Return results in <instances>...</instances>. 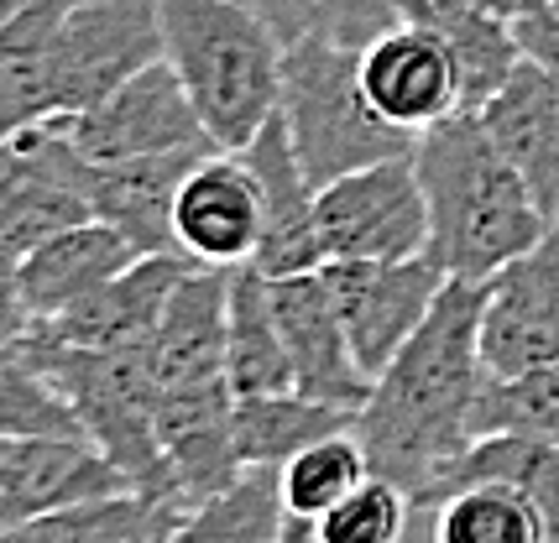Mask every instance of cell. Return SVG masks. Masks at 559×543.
I'll return each instance as SVG.
<instances>
[{
  "label": "cell",
  "mask_w": 559,
  "mask_h": 543,
  "mask_svg": "<svg viewBox=\"0 0 559 543\" xmlns=\"http://www.w3.org/2000/svg\"><path fill=\"white\" fill-rule=\"evenodd\" d=\"M481 303L487 282L450 277L435 314L371 382V397L356 413V439L371 475L403 486L414 507L429 502L450 460L476 445V402L487 387Z\"/></svg>",
  "instance_id": "obj_1"
},
{
  "label": "cell",
  "mask_w": 559,
  "mask_h": 543,
  "mask_svg": "<svg viewBox=\"0 0 559 543\" xmlns=\"http://www.w3.org/2000/svg\"><path fill=\"white\" fill-rule=\"evenodd\" d=\"M414 168L429 198V262L455 282H491L544 236L534 204L481 116H450L414 142Z\"/></svg>",
  "instance_id": "obj_2"
},
{
  "label": "cell",
  "mask_w": 559,
  "mask_h": 543,
  "mask_svg": "<svg viewBox=\"0 0 559 543\" xmlns=\"http://www.w3.org/2000/svg\"><path fill=\"white\" fill-rule=\"evenodd\" d=\"M163 58L215 152H246L283 105V32L246 0H157Z\"/></svg>",
  "instance_id": "obj_3"
},
{
  "label": "cell",
  "mask_w": 559,
  "mask_h": 543,
  "mask_svg": "<svg viewBox=\"0 0 559 543\" xmlns=\"http://www.w3.org/2000/svg\"><path fill=\"white\" fill-rule=\"evenodd\" d=\"M22 350L73 408L84 439L105 449V460L121 466L131 492L178 507L168 455H163V439H157V376H152L146 346L73 350V346H52L43 335H26Z\"/></svg>",
  "instance_id": "obj_4"
},
{
  "label": "cell",
  "mask_w": 559,
  "mask_h": 543,
  "mask_svg": "<svg viewBox=\"0 0 559 543\" xmlns=\"http://www.w3.org/2000/svg\"><path fill=\"white\" fill-rule=\"evenodd\" d=\"M277 116L288 121L293 152L314 189L335 178L408 157L418 136L397 131L377 116V105L361 89V48L341 37H298L283 52V105Z\"/></svg>",
  "instance_id": "obj_5"
},
{
  "label": "cell",
  "mask_w": 559,
  "mask_h": 543,
  "mask_svg": "<svg viewBox=\"0 0 559 543\" xmlns=\"http://www.w3.org/2000/svg\"><path fill=\"white\" fill-rule=\"evenodd\" d=\"M152 63H163L157 0H69L52 48V121L95 110Z\"/></svg>",
  "instance_id": "obj_6"
},
{
  "label": "cell",
  "mask_w": 559,
  "mask_h": 543,
  "mask_svg": "<svg viewBox=\"0 0 559 543\" xmlns=\"http://www.w3.org/2000/svg\"><path fill=\"white\" fill-rule=\"evenodd\" d=\"M324 262H414L429 251V198L414 152L388 157L319 189Z\"/></svg>",
  "instance_id": "obj_7"
},
{
  "label": "cell",
  "mask_w": 559,
  "mask_h": 543,
  "mask_svg": "<svg viewBox=\"0 0 559 543\" xmlns=\"http://www.w3.org/2000/svg\"><path fill=\"white\" fill-rule=\"evenodd\" d=\"M481 361L502 382L559 371V215L534 246L487 282Z\"/></svg>",
  "instance_id": "obj_8"
},
{
  "label": "cell",
  "mask_w": 559,
  "mask_h": 543,
  "mask_svg": "<svg viewBox=\"0 0 559 543\" xmlns=\"http://www.w3.org/2000/svg\"><path fill=\"white\" fill-rule=\"evenodd\" d=\"M319 277L335 298L345 340L371 382L424 329V319L435 314L439 293L450 282L429 256H414V262H324Z\"/></svg>",
  "instance_id": "obj_9"
},
{
  "label": "cell",
  "mask_w": 559,
  "mask_h": 543,
  "mask_svg": "<svg viewBox=\"0 0 559 543\" xmlns=\"http://www.w3.org/2000/svg\"><path fill=\"white\" fill-rule=\"evenodd\" d=\"M95 220L63 121H37L0 147V251L22 262L58 230Z\"/></svg>",
  "instance_id": "obj_10"
},
{
  "label": "cell",
  "mask_w": 559,
  "mask_h": 543,
  "mask_svg": "<svg viewBox=\"0 0 559 543\" xmlns=\"http://www.w3.org/2000/svg\"><path fill=\"white\" fill-rule=\"evenodd\" d=\"M69 142L90 162H136V157H173V152H215L210 131L199 121L189 89L163 63H152L142 74L121 84L110 99H99L95 110L63 121Z\"/></svg>",
  "instance_id": "obj_11"
},
{
  "label": "cell",
  "mask_w": 559,
  "mask_h": 543,
  "mask_svg": "<svg viewBox=\"0 0 559 543\" xmlns=\"http://www.w3.org/2000/svg\"><path fill=\"white\" fill-rule=\"evenodd\" d=\"M225 314H230V272L194 267L178 282L146 340L157 402H236L225 376Z\"/></svg>",
  "instance_id": "obj_12"
},
{
  "label": "cell",
  "mask_w": 559,
  "mask_h": 543,
  "mask_svg": "<svg viewBox=\"0 0 559 543\" xmlns=\"http://www.w3.org/2000/svg\"><path fill=\"white\" fill-rule=\"evenodd\" d=\"M173 246L199 267L236 272L262 246V189L241 152H204L173 198Z\"/></svg>",
  "instance_id": "obj_13"
},
{
  "label": "cell",
  "mask_w": 559,
  "mask_h": 543,
  "mask_svg": "<svg viewBox=\"0 0 559 543\" xmlns=\"http://www.w3.org/2000/svg\"><path fill=\"white\" fill-rule=\"evenodd\" d=\"M361 89L377 116L408 136L461 116V74L455 58L429 26L392 22L361 48Z\"/></svg>",
  "instance_id": "obj_14"
},
{
  "label": "cell",
  "mask_w": 559,
  "mask_h": 543,
  "mask_svg": "<svg viewBox=\"0 0 559 543\" xmlns=\"http://www.w3.org/2000/svg\"><path fill=\"white\" fill-rule=\"evenodd\" d=\"M272 309H277V329H283V346H288L293 361V393L361 413L366 397H371V376L361 371L356 350L345 340V324L335 314V298L324 288V277L319 272L277 277Z\"/></svg>",
  "instance_id": "obj_15"
},
{
  "label": "cell",
  "mask_w": 559,
  "mask_h": 543,
  "mask_svg": "<svg viewBox=\"0 0 559 543\" xmlns=\"http://www.w3.org/2000/svg\"><path fill=\"white\" fill-rule=\"evenodd\" d=\"M246 168L257 173L262 189V246L251 267L262 277H304V272L324 267V241H319V189L304 173L298 152H293L288 121L272 116L257 142L241 152Z\"/></svg>",
  "instance_id": "obj_16"
},
{
  "label": "cell",
  "mask_w": 559,
  "mask_h": 543,
  "mask_svg": "<svg viewBox=\"0 0 559 543\" xmlns=\"http://www.w3.org/2000/svg\"><path fill=\"white\" fill-rule=\"evenodd\" d=\"M121 492H131V481L84 434L11 439L5 481H0V528H22V522H37L48 512H63L79 502H105V496Z\"/></svg>",
  "instance_id": "obj_17"
},
{
  "label": "cell",
  "mask_w": 559,
  "mask_h": 543,
  "mask_svg": "<svg viewBox=\"0 0 559 543\" xmlns=\"http://www.w3.org/2000/svg\"><path fill=\"white\" fill-rule=\"evenodd\" d=\"M194 267L199 262H189V256H142L121 277H110L99 293L73 303L69 314L37 324L32 335H43L52 346H73V350L146 346L157 319H163V309H168V298L178 293V282Z\"/></svg>",
  "instance_id": "obj_18"
},
{
  "label": "cell",
  "mask_w": 559,
  "mask_h": 543,
  "mask_svg": "<svg viewBox=\"0 0 559 543\" xmlns=\"http://www.w3.org/2000/svg\"><path fill=\"white\" fill-rule=\"evenodd\" d=\"M204 152L136 157V162H90L79 152V189L99 225L121 230L142 256H178L173 246V198Z\"/></svg>",
  "instance_id": "obj_19"
},
{
  "label": "cell",
  "mask_w": 559,
  "mask_h": 543,
  "mask_svg": "<svg viewBox=\"0 0 559 543\" xmlns=\"http://www.w3.org/2000/svg\"><path fill=\"white\" fill-rule=\"evenodd\" d=\"M131 262H142V251L131 246L121 230H110V225H99V220L58 230L52 241L26 251L22 262H16V293H22V309H26V319H32V329L58 319V314H69L73 303H84L90 293H99Z\"/></svg>",
  "instance_id": "obj_20"
},
{
  "label": "cell",
  "mask_w": 559,
  "mask_h": 543,
  "mask_svg": "<svg viewBox=\"0 0 559 543\" xmlns=\"http://www.w3.org/2000/svg\"><path fill=\"white\" fill-rule=\"evenodd\" d=\"M491 142L502 147L518 178L528 183L534 204L555 220L559 215V79L538 63H518L512 79L481 110Z\"/></svg>",
  "instance_id": "obj_21"
},
{
  "label": "cell",
  "mask_w": 559,
  "mask_h": 543,
  "mask_svg": "<svg viewBox=\"0 0 559 543\" xmlns=\"http://www.w3.org/2000/svg\"><path fill=\"white\" fill-rule=\"evenodd\" d=\"M69 0H26L0 26V147L26 125L52 121V48Z\"/></svg>",
  "instance_id": "obj_22"
},
{
  "label": "cell",
  "mask_w": 559,
  "mask_h": 543,
  "mask_svg": "<svg viewBox=\"0 0 559 543\" xmlns=\"http://www.w3.org/2000/svg\"><path fill=\"white\" fill-rule=\"evenodd\" d=\"M465 486H518L528 492L538 518L549 528V543H559V445L555 439H534V434H481L476 445L455 455L450 470L439 475L424 507H439L444 496L465 492Z\"/></svg>",
  "instance_id": "obj_23"
},
{
  "label": "cell",
  "mask_w": 559,
  "mask_h": 543,
  "mask_svg": "<svg viewBox=\"0 0 559 543\" xmlns=\"http://www.w3.org/2000/svg\"><path fill=\"white\" fill-rule=\"evenodd\" d=\"M225 376L236 397L293 393V361L277 329L272 282L257 267L230 272V314H225Z\"/></svg>",
  "instance_id": "obj_24"
},
{
  "label": "cell",
  "mask_w": 559,
  "mask_h": 543,
  "mask_svg": "<svg viewBox=\"0 0 559 543\" xmlns=\"http://www.w3.org/2000/svg\"><path fill=\"white\" fill-rule=\"evenodd\" d=\"M356 429L350 408L335 402H314L304 393H272V397H236L230 413V434H236V455L246 470H283L293 455L309 445Z\"/></svg>",
  "instance_id": "obj_25"
},
{
  "label": "cell",
  "mask_w": 559,
  "mask_h": 543,
  "mask_svg": "<svg viewBox=\"0 0 559 543\" xmlns=\"http://www.w3.org/2000/svg\"><path fill=\"white\" fill-rule=\"evenodd\" d=\"M288 522L277 470H241L230 486L178 512L168 543H277Z\"/></svg>",
  "instance_id": "obj_26"
},
{
  "label": "cell",
  "mask_w": 559,
  "mask_h": 543,
  "mask_svg": "<svg viewBox=\"0 0 559 543\" xmlns=\"http://www.w3.org/2000/svg\"><path fill=\"white\" fill-rule=\"evenodd\" d=\"M178 522V507L152 502L142 492H121L105 502H79L63 512L11 528L16 543H152L163 528Z\"/></svg>",
  "instance_id": "obj_27"
},
{
  "label": "cell",
  "mask_w": 559,
  "mask_h": 543,
  "mask_svg": "<svg viewBox=\"0 0 559 543\" xmlns=\"http://www.w3.org/2000/svg\"><path fill=\"white\" fill-rule=\"evenodd\" d=\"M361 481H371V460H366L356 429L319 439V445L293 455L288 466L277 470L283 507H288V518H304V522H319L324 512H335Z\"/></svg>",
  "instance_id": "obj_28"
},
{
  "label": "cell",
  "mask_w": 559,
  "mask_h": 543,
  "mask_svg": "<svg viewBox=\"0 0 559 543\" xmlns=\"http://www.w3.org/2000/svg\"><path fill=\"white\" fill-rule=\"evenodd\" d=\"M435 543H549V528L518 486H465L435 507Z\"/></svg>",
  "instance_id": "obj_29"
},
{
  "label": "cell",
  "mask_w": 559,
  "mask_h": 543,
  "mask_svg": "<svg viewBox=\"0 0 559 543\" xmlns=\"http://www.w3.org/2000/svg\"><path fill=\"white\" fill-rule=\"evenodd\" d=\"M0 434L5 439H52V434H84L73 408L58 397L37 361L16 346H0Z\"/></svg>",
  "instance_id": "obj_30"
},
{
  "label": "cell",
  "mask_w": 559,
  "mask_h": 543,
  "mask_svg": "<svg viewBox=\"0 0 559 543\" xmlns=\"http://www.w3.org/2000/svg\"><path fill=\"white\" fill-rule=\"evenodd\" d=\"M267 16L283 43L298 37H341L350 48H366L377 32H388L397 22L392 0H246Z\"/></svg>",
  "instance_id": "obj_31"
},
{
  "label": "cell",
  "mask_w": 559,
  "mask_h": 543,
  "mask_svg": "<svg viewBox=\"0 0 559 543\" xmlns=\"http://www.w3.org/2000/svg\"><path fill=\"white\" fill-rule=\"evenodd\" d=\"M481 434H534L559 445V371L523 382H502L487 371V387L476 402V439Z\"/></svg>",
  "instance_id": "obj_32"
},
{
  "label": "cell",
  "mask_w": 559,
  "mask_h": 543,
  "mask_svg": "<svg viewBox=\"0 0 559 543\" xmlns=\"http://www.w3.org/2000/svg\"><path fill=\"white\" fill-rule=\"evenodd\" d=\"M408 507H414V496L403 486L371 475V481H361L356 492L345 496L335 512H324L314 522L319 543H397L403 528H408Z\"/></svg>",
  "instance_id": "obj_33"
},
{
  "label": "cell",
  "mask_w": 559,
  "mask_h": 543,
  "mask_svg": "<svg viewBox=\"0 0 559 543\" xmlns=\"http://www.w3.org/2000/svg\"><path fill=\"white\" fill-rule=\"evenodd\" d=\"M512 32H518L523 58L538 63L544 74L559 79V11L555 5H549V11H534V16H523V22H512Z\"/></svg>",
  "instance_id": "obj_34"
},
{
  "label": "cell",
  "mask_w": 559,
  "mask_h": 543,
  "mask_svg": "<svg viewBox=\"0 0 559 543\" xmlns=\"http://www.w3.org/2000/svg\"><path fill=\"white\" fill-rule=\"evenodd\" d=\"M32 335V319L22 309V293H16V256L0 251V346H16Z\"/></svg>",
  "instance_id": "obj_35"
},
{
  "label": "cell",
  "mask_w": 559,
  "mask_h": 543,
  "mask_svg": "<svg viewBox=\"0 0 559 543\" xmlns=\"http://www.w3.org/2000/svg\"><path fill=\"white\" fill-rule=\"evenodd\" d=\"M491 16H502V22H523V16H534V11H549L555 0H481Z\"/></svg>",
  "instance_id": "obj_36"
},
{
  "label": "cell",
  "mask_w": 559,
  "mask_h": 543,
  "mask_svg": "<svg viewBox=\"0 0 559 543\" xmlns=\"http://www.w3.org/2000/svg\"><path fill=\"white\" fill-rule=\"evenodd\" d=\"M277 543H319V528L304 518H288L283 522V533H277Z\"/></svg>",
  "instance_id": "obj_37"
},
{
  "label": "cell",
  "mask_w": 559,
  "mask_h": 543,
  "mask_svg": "<svg viewBox=\"0 0 559 543\" xmlns=\"http://www.w3.org/2000/svg\"><path fill=\"white\" fill-rule=\"evenodd\" d=\"M22 5H26V0H0V26L11 22V16H16V11H22Z\"/></svg>",
  "instance_id": "obj_38"
},
{
  "label": "cell",
  "mask_w": 559,
  "mask_h": 543,
  "mask_svg": "<svg viewBox=\"0 0 559 543\" xmlns=\"http://www.w3.org/2000/svg\"><path fill=\"white\" fill-rule=\"evenodd\" d=\"M5 455H11V439L0 434V481H5Z\"/></svg>",
  "instance_id": "obj_39"
},
{
  "label": "cell",
  "mask_w": 559,
  "mask_h": 543,
  "mask_svg": "<svg viewBox=\"0 0 559 543\" xmlns=\"http://www.w3.org/2000/svg\"><path fill=\"white\" fill-rule=\"evenodd\" d=\"M168 533H173V528H163V533H157V539H152V543H168Z\"/></svg>",
  "instance_id": "obj_40"
}]
</instances>
